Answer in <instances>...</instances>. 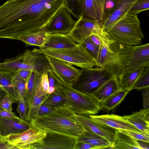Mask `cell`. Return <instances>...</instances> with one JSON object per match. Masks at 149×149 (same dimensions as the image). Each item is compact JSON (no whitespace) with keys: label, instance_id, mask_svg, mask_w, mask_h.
<instances>
[{"label":"cell","instance_id":"cell-32","mask_svg":"<svg viewBox=\"0 0 149 149\" xmlns=\"http://www.w3.org/2000/svg\"><path fill=\"white\" fill-rule=\"evenodd\" d=\"M82 0H65V6L78 20L81 17Z\"/></svg>","mask_w":149,"mask_h":149},{"label":"cell","instance_id":"cell-23","mask_svg":"<svg viewBox=\"0 0 149 149\" xmlns=\"http://www.w3.org/2000/svg\"><path fill=\"white\" fill-rule=\"evenodd\" d=\"M15 72L0 70V86L6 94L13 98L14 102L18 101L14 86Z\"/></svg>","mask_w":149,"mask_h":149},{"label":"cell","instance_id":"cell-53","mask_svg":"<svg viewBox=\"0 0 149 149\" xmlns=\"http://www.w3.org/2000/svg\"><path fill=\"white\" fill-rule=\"evenodd\" d=\"M4 139V137H3L0 135V140Z\"/></svg>","mask_w":149,"mask_h":149},{"label":"cell","instance_id":"cell-22","mask_svg":"<svg viewBox=\"0 0 149 149\" xmlns=\"http://www.w3.org/2000/svg\"><path fill=\"white\" fill-rule=\"evenodd\" d=\"M121 88L118 79L112 77L102 85L92 95L101 102Z\"/></svg>","mask_w":149,"mask_h":149},{"label":"cell","instance_id":"cell-16","mask_svg":"<svg viewBox=\"0 0 149 149\" xmlns=\"http://www.w3.org/2000/svg\"><path fill=\"white\" fill-rule=\"evenodd\" d=\"M137 0H122L113 10L105 16L101 24L106 31L111 28L118 21L128 13Z\"/></svg>","mask_w":149,"mask_h":149},{"label":"cell","instance_id":"cell-40","mask_svg":"<svg viewBox=\"0 0 149 149\" xmlns=\"http://www.w3.org/2000/svg\"><path fill=\"white\" fill-rule=\"evenodd\" d=\"M49 86H54L55 88L60 87L63 83L53 72L51 69L47 72Z\"/></svg>","mask_w":149,"mask_h":149},{"label":"cell","instance_id":"cell-24","mask_svg":"<svg viewBox=\"0 0 149 149\" xmlns=\"http://www.w3.org/2000/svg\"><path fill=\"white\" fill-rule=\"evenodd\" d=\"M109 149H141L136 140L116 129L113 143Z\"/></svg>","mask_w":149,"mask_h":149},{"label":"cell","instance_id":"cell-1","mask_svg":"<svg viewBox=\"0 0 149 149\" xmlns=\"http://www.w3.org/2000/svg\"><path fill=\"white\" fill-rule=\"evenodd\" d=\"M65 0H10L0 6V38L18 40L45 31Z\"/></svg>","mask_w":149,"mask_h":149},{"label":"cell","instance_id":"cell-4","mask_svg":"<svg viewBox=\"0 0 149 149\" xmlns=\"http://www.w3.org/2000/svg\"><path fill=\"white\" fill-rule=\"evenodd\" d=\"M32 50L37 54L57 58L81 68H92L97 66L95 59L80 44L77 43L75 47L68 48L54 49L39 47Z\"/></svg>","mask_w":149,"mask_h":149},{"label":"cell","instance_id":"cell-10","mask_svg":"<svg viewBox=\"0 0 149 149\" xmlns=\"http://www.w3.org/2000/svg\"><path fill=\"white\" fill-rule=\"evenodd\" d=\"M46 134L45 132L31 126L21 133L6 136L4 139L19 149H31L33 146L43 143Z\"/></svg>","mask_w":149,"mask_h":149},{"label":"cell","instance_id":"cell-5","mask_svg":"<svg viewBox=\"0 0 149 149\" xmlns=\"http://www.w3.org/2000/svg\"><path fill=\"white\" fill-rule=\"evenodd\" d=\"M109 46L112 52L109 59L104 66L113 77L118 79L125 71L137 68L135 46L126 45L114 41Z\"/></svg>","mask_w":149,"mask_h":149},{"label":"cell","instance_id":"cell-54","mask_svg":"<svg viewBox=\"0 0 149 149\" xmlns=\"http://www.w3.org/2000/svg\"><path fill=\"white\" fill-rule=\"evenodd\" d=\"M7 1H10V0H7Z\"/></svg>","mask_w":149,"mask_h":149},{"label":"cell","instance_id":"cell-44","mask_svg":"<svg viewBox=\"0 0 149 149\" xmlns=\"http://www.w3.org/2000/svg\"><path fill=\"white\" fill-rule=\"evenodd\" d=\"M41 85L44 91L47 93L49 87L47 72L44 73L42 75Z\"/></svg>","mask_w":149,"mask_h":149},{"label":"cell","instance_id":"cell-17","mask_svg":"<svg viewBox=\"0 0 149 149\" xmlns=\"http://www.w3.org/2000/svg\"><path fill=\"white\" fill-rule=\"evenodd\" d=\"M23 63L26 64L29 70L42 74L51 69L45 55L38 54L32 50H27L22 54Z\"/></svg>","mask_w":149,"mask_h":149},{"label":"cell","instance_id":"cell-34","mask_svg":"<svg viewBox=\"0 0 149 149\" xmlns=\"http://www.w3.org/2000/svg\"><path fill=\"white\" fill-rule=\"evenodd\" d=\"M149 9V0H137L128 13L137 15L139 13Z\"/></svg>","mask_w":149,"mask_h":149},{"label":"cell","instance_id":"cell-15","mask_svg":"<svg viewBox=\"0 0 149 149\" xmlns=\"http://www.w3.org/2000/svg\"><path fill=\"white\" fill-rule=\"evenodd\" d=\"M89 116L92 120L117 130H127L143 132L127 121L123 116L112 114L100 115H89Z\"/></svg>","mask_w":149,"mask_h":149},{"label":"cell","instance_id":"cell-47","mask_svg":"<svg viewBox=\"0 0 149 149\" xmlns=\"http://www.w3.org/2000/svg\"><path fill=\"white\" fill-rule=\"evenodd\" d=\"M54 110V109L42 104L38 110V116H41L45 115L52 112Z\"/></svg>","mask_w":149,"mask_h":149},{"label":"cell","instance_id":"cell-38","mask_svg":"<svg viewBox=\"0 0 149 149\" xmlns=\"http://www.w3.org/2000/svg\"><path fill=\"white\" fill-rule=\"evenodd\" d=\"M127 134L136 140L149 142V134L144 132H139L127 130H118Z\"/></svg>","mask_w":149,"mask_h":149},{"label":"cell","instance_id":"cell-27","mask_svg":"<svg viewBox=\"0 0 149 149\" xmlns=\"http://www.w3.org/2000/svg\"><path fill=\"white\" fill-rule=\"evenodd\" d=\"M22 54L0 63V70L16 72L20 70H29L27 65L22 62Z\"/></svg>","mask_w":149,"mask_h":149},{"label":"cell","instance_id":"cell-42","mask_svg":"<svg viewBox=\"0 0 149 149\" xmlns=\"http://www.w3.org/2000/svg\"><path fill=\"white\" fill-rule=\"evenodd\" d=\"M32 71L27 70H20L15 72L14 79H21L26 82L29 79Z\"/></svg>","mask_w":149,"mask_h":149},{"label":"cell","instance_id":"cell-19","mask_svg":"<svg viewBox=\"0 0 149 149\" xmlns=\"http://www.w3.org/2000/svg\"><path fill=\"white\" fill-rule=\"evenodd\" d=\"M31 126L30 122L20 119L0 117V135L3 137L21 133Z\"/></svg>","mask_w":149,"mask_h":149},{"label":"cell","instance_id":"cell-46","mask_svg":"<svg viewBox=\"0 0 149 149\" xmlns=\"http://www.w3.org/2000/svg\"><path fill=\"white\" fill-rule=\"evenodd\" d=\"M0 117L20 119L12 111L2 109L0 111Z\"/></svg>","mask_w":149,"mask_h":149},{"label":"cell","instance_id":"cell-36","mask_svg":"<svg viewBox=\"0 0 149 149\" xmlns=\"http://www.w3.org/2000/svg\"><path fill=\"white\" fill-rule=\"evenodd\" d=\"M18 102L17 111L19 114L20 118L26 121L29 113V106L25 98L18 99Z\"/></svg>","mask_w":149,"mask_h":149},{"label":"cell","instance_id":"cell-12","mask_svg":"<svg viewBox=\"0 0 149 149\" xmlns=\"http://www.w3.org/2000/svg\"><path fill=\"white\" fill-rule=\"evenodd\" d=\"M77 140L63 135L47 133L43 143L33 146L31 149H75Z\"/></svg>","mask_w":149,"mask_h":149},{"label":"cell","instance_id":"cell-14","mask_svg":"<svg viewBox=\"0 0 149 149\" xmlns=\"http://www.w3.org/2000/svg\"><path fill=\"white\" fill-rule=\"evenodd\" d=\"M42 74L36 72L35 85L32 100L26 121L30 122L38 116L39 108L50 95L43 91L41 85Z\"/></svg>","mask_w":149,"mask_h":149},{"label":"cell","instance_id":"cell-2","mask_svg":"<svg viewBox=\"0 0 149 149\" xmlns=\"http://www.w3.org/2000/svg\"><path fill=\"white\" fill-rule=\"evenodd\" d=\"M31 126L46 133L60 134L77 140L85 131L77 114L70 107L60 106L30 122Z\"/></svg>","mask_w":149,"mask_h":149},{"label":"cell","instance_id":"cell-48","mask_svg":"<svg viewBox=\"0 0 149 149\" xmlns=\"http://www.w3.org/2000/svg\"><path fill=\"white\" fill-rule=\"evenodd\" d=\"M0 149H19L5 139L0 140Z\"/></svg>","mask_w":149,"mask_h":149},{"label":"cell","instance_id":"cell-45","mask_svg":"<svg viewBox=\"0 0 149 149\" xmlns=\"http://www.w3.org/2000/svg\"><path fill=\"white\" fill-rule=\"evenodd\" d=\"M98 149V148L96 146L91 144L85 142L77 141L75 148V149Z\"/></svg>","mask_w":149,"mask_h":149},{"label":"cell","instance_id":"cell-8","mask_svg":"<svg viewBox=\"0 0 149 149\" xmlns=\"http://www.w3.org/2000/svg\"><path fill=\"white\" fill-rule=\"evenodd\" d=\"M92 34L98 36L102 40L110 39L98 21L83 17L77 20L74 28L68 35L75 42L81 44Z\"/></svg>","mask_w":149,"mask_h":149},{"label":"cell","instance_id":"cell-39","mask_svg":"<svg viewBox=\"0 0 149 149\" xmlns=\"http://www.w3.org/2000/svg\"><path fill=\"white\" fill-rule=\"evenodd\" d=\"M13 102V98L6 94L0 102V108L3 110L12 111V104Z\"/></svg>","mask_w":149,"mask_h":149},{"label":"cell","instance_id":"cell-52","mask_svg":"<svg viewBox=\"0 0 149 149\" xmlns=\"http://www.w3.org/2000/svg\"><path fill=\"white\" fill-rule=\"evenodd\" d=\"M55 88L54 86H49L47 93L50 94L53 93L55 91Z\"/></svg>","mask_w":149,"mask_h":149},{"label":"cell","instance_id":"cell-13","mask_svg":"<svg viewBox=\"0 0 149 149\" xmlns=\"http://www.w3.org/2000/svg\"><path fill=\"white\" fill-rule=\"evenodd\" d=\"M77 116L86 131L93 132L105 138L111 145L113 143L116 129L92 120L88 115L77 114Z\"/></svg>","mask_w":149,"mask_h":149},{"label":"cell","instance_id":"cell-9","mask_svg":"<svg viewBox=\"0 0 149 149\" xmlns=\"http://www.w3.org/2000/svg\"><path fill=\"white\" fill-rule=\"evenodd\" d=\"M77 20L72 18L71 13L64 6L56 13L45 28L47 33L68 34L74 28Z\"/></svg>","mask_w":149,"mask_h":149},{"label":"cell","instance_id":"cell-33","mask_svg":"<svg viewBox=\"0 0 149 149\" xmlns=\"http://www.w3.org/2000/svg\"><path fill=\"white\" fill-rule=\"evenodd\" d=\"M36 72L32 71L26 82V91L25 98L29 107L31 103L34 89Z\"/></svg>","mask_w":149,"mask_h":149},{"label":"cell","instance_id":"cell-11","mask_svg":"<svg viewBox=\"0 0 149 149\" xmlns=\"http://www.w3.org/2000/svg\"><path fill=\"white\" fill-rule=\"evenodd\" d=\"M53 73L64 84L71 85L81 73V70L65 62L46 56Z\"/></svg>","mask_w":149,"mask_h":149},{"label":"cell","instance_id":"cell-28","mask_svg":"<svg viewBox=\"0 0 149 149\" xmlns=\"http://www.w3.org/2000/svg\"><path fill=\"white\" fill-rule=\"evenodd\" d=\"M128 92L121 88L104 101L100 102L101 109L108 110L114 109L123 100Z\"/></svg>","mask_w":149,"mask_h":149},{"label":"cell","instance_id":"cell-35","mask_svg":"<svg viewBox=\"0 0 149 149\" xmlns=\"http://www.w3.org/2000/svg\"><path fill=\"white\" fill-rule=\"evenodd\" d=\"M81 44L96 60L99 54L100 47L93 43L89 36Z\"/></svg>","mask_w":149,"mask_h":149},{"label":"cell","instance_id":"cell-25","mask_svg":"<svg viewBox=\"0 0 149 149\" xmlns=\"http://www.w3.org/2000/svg\"><path fill=\"white\" fill-rule=\"evenodd\" d=\"M144 68H141L127 70L118 77L120 86L123 89L129 92Z\"/></svg>","mask_w":149,"mask_h":149},{"label":"cell","instance_id":"cell-51","mask_svg":"<svg viewBox=\"0 0 149 149\" xmlns=\"http://www.w3.org/2000/svg\"><path fill=\"white\" fill-rule=\"evenodd\" d=\"M6 94V93L2 89H0V102ZM2 109L0 108V111Z\"/></svg>","mask_w":149,"mask_h":149},{"label":"cell","instance_id":"cell-21","mask_svg":"<svg viewBox=\"0 0 149 149\" xmlns=\"http://www.w3.org/2000/svg\"><path fill=\"white\" fill-rule=\"evenodd\" d=\"M124 118L141 132L149 134V109H141Z\"/></svg>","mask_w":149,"mask_h":149},{"label":"cell","instance_id":"cell-41","mask_svg":"<svg viewBox=\"0 0 149 149\" xmlns=\"http://www.w3.org/2000/svg\"><path fill=\"white\" fill-rule=\"evenodd\" d=\"M121 0H105L104 17L115 8L119 4Z\"/></svg>","mask_w":149,"mask_h":149},{"label":"cell","instance_id":"cell-3","mask_svg":"<svg viewBox=\"0 0 149 149\" xmlns=\"http://www.w3.org/2000/svg\"><path fill=\"white\" fill-rule=\"evenodd\" d=\"M106 31L114 41L130 46L141 45L144 37L137 15L129 13Z\"/></svg>","mask_w":149,"mask_h":149},{"label":"cell","instance_id":"cell-30","mask_svg":"<svg viewBox=\"0 0 149 149\" xmlns=\"http://www.w3.org/2000/svg\"><path fill=\"white\" fill-rule=\"evenodd\" d=\"M42 104L53 109L62 106L70 107L66 98L57 89H55V91L49 95Z\"/></svg>","mask_w":149,"mask_h":149},{"label":"cell","instance_id":"cell-20","mask_svg":"<svg viewBox=\"0 0 149 149\" xmlns=\"http://www.w3.org/2000/svg\"><path fill=\"white\" fill-rule=\"evenodd\" d=\"M68 34H48L42 48L61 49L75 47L77 45Z\"/></svg>","mask_w":149,"mask_h":149},{"label":"cell","instance_id":"cell-43","mask_svg":"<svg viewBox=\"0 0 149 149\" xmlns=\"http://www.w3.org/2000/svg\"><path fill=\"white\" fill-rule=\"evenodd\" d=\"M140 90L142 95L143 109H149V87Z\"/></svg>","mask_w":149,"mask_h":149},{"label":"cell","instance_id":"cell-37","mask_svg":"<svg viewBox=\"0 0 149 149\" xmlns=\"http://www.w3.org/2000/svg\"><path fill=\"white\" fill-rule=\"evenodd\" d=\"M14 86L17 93L18 99L25 98L26 91V82L21 79H14Z\"/></svg>","mask_w":149,"mask_h":149},{"label":"cell","instance_id":"cell-7","mask_svg":"<svg viewBox=\"0 0 149 149\" xmlns=\"http://www.w3.org/2000/svg\"><path fill=\"white\" fill-rule=\"evenodd\" d=\"M71 85L74 89L81 93L92 95L102 85L113 77L104 66L96 68H85Z\"/></svg>","mask_w":149,"mask_h":149},{"label":"cell","instance_id":"cell-31","mask_svg":"<svg viewBox=\"0 0 149 149\" xmlns=\"http://www.w3.org/2000/svg\"><path fill=\"white\" fill-rule=\"evenodd\" d=\"M149 87V67L144 68L143 71L134 83L132 88L141 90Z\"/></svg>","mask_w":149,"mask_h":149},{"label":"cell","instance_id":"cell-49","mask_svg":"<svg viewBox=\"0 0 149 149\" xmlns=\"http://www.w3.org/2000/svg\"><path fill=\"white\" fill-rule=\"evenodd\" d=\"M89 37L93 43L100 47L104 42H110L103 41L99 36L93 34H91Z\"/></svg>","mask_w":149,"mask_h":149},{"label":"cell","instance_id":"cell-29","mask_svg":"<svg viewBox=\"0 0 149 149\" xmlns=\"http://www.w3.org/2000/svg\"><path fill=\"white\" fill-rule=\"evenodd\" d=\"M47 35L45 31L20 37L18 40L24 42L27 46L33 45L41 47L45 43Z\"/></svg>","mask_w":149,"mask_h":149},{"label":"cell","instance_id":"cell-18","mask_svg":"<svg viewBox=\"0 0 149 149\" xmlns=\"http://www.w3.org/2000/svg\"><path fill=\"white\" fill-rule=\"evenodd\" d=\"M105 0H82L81 17L97 20L101 25L104 18Z\"/></svg>","mask_w":149,"mask_h":149},{"label":"cell","instance_id":"cell-26","mask_svg":"<svg viewBox=\"0 0 149 149\" xmlns=\"http://www.w3.org/2000/svg\"><path fill=\"white\" fill-rule=\"evenodd\" d=\"M77 141L88 143L98 149H109L111 144L103 137L91 131H85L77 140Z\"/></svg>","mask_w":149,"mask_h":149},{"label":"cell","instance_id":"cell-50","mask_svg":"<svg viewBox=\"0 0 149 149\" xmlns=\"http://www.w3.org/2000/svg\"><path fill=\"white\" fill-rule=\"evenodd\" d=\"M141 149H149V142L139 140H136Z\"/></svg>","mask_w":149,"mask_h":149},{"label":"cell","instance_id":"cell-6","mask_svg":"<svg viewBox=\"0 0 149 149\" xmlns=\"http://www.w3.org/2000/svg\"><path fill=\"white\" fill-rule=\"evenodd\" d=\"M58 89L77 114L94 115L102 109L100 102L93 95L80 92L70 85L63 83Z\"/></svg>","mask_w":149,"mask_h":149}]
</instances>
